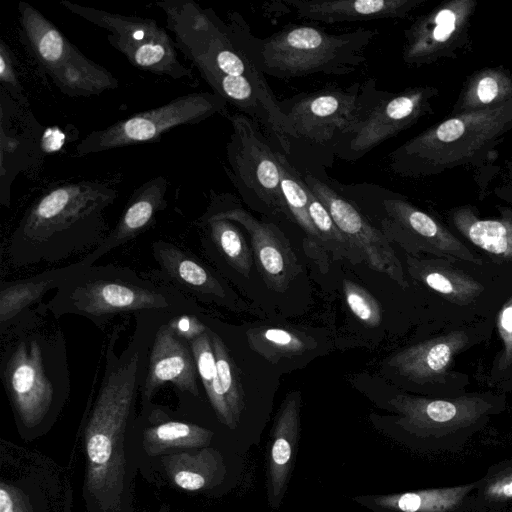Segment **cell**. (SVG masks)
<instances>
[{
    "mask_svg": "<svg viewBox=\"0 0 512 512\" xmlns=\"http://www.w3.org/2000/svg\"><path fill=\"white\" fill-rule=\"evenodd\" d=\"M503 493L505 495H512V481L503 487Z\"/></svg>",
    "mask_w": 512,
    "mask_h": 512,
    "instance_id": "cell-43",
    "label": "cell"
},
{
    "mask_svg": "<svg viewBox=\"0 0 512 512\" xmlns=\"http://www.w3.org/2000/svg\"><path fill=\"white\" fill-rule=\"evenodd\" d=\"M280 168L281 192L290 214L291 220L296 222L312 241H319V235L314 227L308 212V187L296 169L291 166L281 152L276 151Z\"/></svg>",
    "mask_w": 512,
    "mask_h": 512,
    "instance_id": "cell-35",
    "label": "cell"
},
{
    "mask_svg": "<svg viewBox=\"0 0 512 512\" xmlns=\"http://www.w3.org/2000/svg\"><path fill=\"white\" fill-rule=\"evenodd\" d=\"M475 6L474 0H453L416 19L404 32V62L421 66L455 56L467 41Z\"/></svg>",
    "mask_w": 512,
    "mask_h": 512,
    "instance_id": "cell-16",
    "label": "cell"
},
{
    "mask_svg": "<svg viewBox=\"0 0 512 512\" xmlns=\"http://www.w3.org/2000/svg\"><path fill=\"white\" fill-rule=\"evenodd\" d=\"M497 327L504 345L501 364L505 368L512 363V298L499 311Z\"/></svg>",
    "mask_w": 512,
    "mask_h": 512,
    "instance_id": "cell-41",
    "label": "cell"
},
{
    "mask_svg": "<svg viewBox=\"0 0 512 512\" xmlns=\"http://www.w3.org/2000/svg\"><path fill=\"white\" fill-rule=\"evenodd\" d=\"M0 83L1 89L12 100L22 107L28 108L29 101L19 81L12 52L3 40L0 42Z\"/></svg>",
    "mask_w": 512,
    "mask_h": 512,
    "instance_id": "cell-39",
    "label": "cell"
},
{
    "mask_svg": "<svg viewBox=\"0 0 512 512\" xmlns=\"http://www.w3.org/2000/svg\"><path fill=\"white\" fill-rule=\"evenodd\" d=\"M342 288L345 301L355 317L369 327L381 324V305L365 288L349 279L343 280Z\"/></svg>",
    "mask_w": 512,
    "mask_h": 512,
    "instance_id": "cell-36",
    "label": "cell"
},
{
    "mask_svg": "<svg viewBox=\"0 0 512 512\" xmlns=\"http://www.w3.org/2000/svg\"><path fill=\"white\" fill-rule=\"evenodd\" d=\"M197 225L203 231V244L212 245L232 269L248 277L253 263L252 254L236 223L201 216Z\"/></svg>",
    "mask_w": 512,
    "mask_h": 512,
    "instance_id": "cell-33",
    "label": "cell"
},
{
    "mask_svg": "<svg viewBox=\"0 0 512 512\" xmlns=\"http://www.w3.org/2000/svg\"><path fill=\"white\" fill-rule=\"evenodd\" d=\"M308 187V186H307ZM309 207L308 212L310 219L316 228L319 241L333 244L337 248L348 250L352 252L348 240L336 226L332 216L325 207V205L315 196V194L308 188Z\"/></svg>",
    "mask_w": 512,
    "mask_h": 512,
    "instance_id": "cell-37",
    "label": "cell"
},
{
    "mask_svg": "<svg viewBox=\"0 0 512 512\" xmlns=\"http://www.w3.org/2000/svg\"><path fill=\"white\" fill-rule=\"evenodd\" d=\"M117 198L106 183L66 182L41 193L26 209L7 245L14 266L58 263L96 248L110 232L105 212Z\"/></svg>",
    "mask_w": 512,
    "mask_h": 512,
    "instance_id": "cell-3",
    "label": "cell"
},
{
    "mask_svg": "<svg viewBox=\"0 0 512 512\" xmlns=\"http://www.w3.org/2000/svg\"><path fill=\"white\" fill-rule=\"evenodd\" d=\"M134 426L141 430L144 448L151 456L208 447L214 435L198 424L171 418L168 411L153 403L141 407Z\"/></svg>",
    "mask_w": 512,
    "mask_h": 512,
    "instance_id": "cell-23",
    "label": "cell"
},
{
    "mask_svg": "<svg viewBox=\"0 0 512 512\" xmlns=\"http://www.w3.org/2000/svg\"><path fill=\"white\" fill-rule=\"evenodd\" d=\"M389 404L400 414L398 424L405 428H423L432 424H443L461 416L474 414L481 404L477 398L450 400H429L397 395Z\"/></svg>",
    "mask_w": 512,
    "mask_h": 512,
    "instance_id": "cell-30",
    "label": "cell"
},
{
    "mask_svg": "<svg viewBox=\"0 0 512 512\" xmlns=\"http://www.w3.org/2000/svg\"><path fill=\"white\" fill-rule=\"evenodd\" d=\"M301 392H289L277 412L268 450L267 498L278 509L286 494L300 434Z\"/></svg>",
    "mask_w": 512,
    "mask_h": 512,
    "instance_id": "cell-22",
    "label": "cell"
},
{
    "mask_svg": "<svg viewBox=\"0 0 512 512\" xmlns=\"http://www.w3.org/2000/svg\"><path fill=\"white\" fill-rule=\"evenodd\" d=\"M251 350L271 363L291 358L313 349V339L283 328L257 327L246 332Z\"/></svg>",
    "mask_w": 512,
    "mask_h": 512,
    "instance_id": "cell-34",
    "label": "cell"
},
{
    "mask_svg": "<svg viewBox=\"0 0 512 512\" xmlns=\"http://www.w3.org/2000/svg\"><path fill=\"white\" fill-rule=\"evenodd\" d=\"M204 323L208 327L217 367L216 378L206 396L218 420L228 428L235 429L245 409L240 372L223 338L213 327Z\"/></svg>",
    "mask_w": 512,
    "mask_h": 512,
    "instance_id": "cell-27",
    "label": "cell"
},
{
    "mask_svg": "<svg viewBox=\"0 0 512 512\" xmlns=\"http://www.w3.org/2000/svg\"><path fill=\"white\" fill-rule=\"evenodd\" d=\"M303 180L325 205L336 226L361 259L372 270L385 274L401 288H407L409 284L402 264L383 232L327 183L312 174L303 176Z\"/></svg>",
    "mask_w": 512,
    "mask_h": 512,
    "instance_id": "cell-15",
    "label": "cell"
},
{
    "mask_svg": "<svg viewBox=\"0 0 512 512\" xmlns=\"http://www.w3.org/2000/svg\"><path fill=\"white\" fill-rule=\"evenodd\" d=\"M468 336L463 331H454L405 348L388 361L395 371L416 383L440 380L453 356L462 350Z\"/></svg>",
    "mask_w": 512,
    "mask_h": 512,
    "instance_id": "cell-25",
    "label": "cell"
},
{
    "mask_svg": "<svg viewBox=\"0 0 512 512\" xmlns=\"http://www.w3.org/2000/svg\"><path fill=\"white\" fill-rule=\"evenodd\" d=\"M406 263L411 277L453 303L466 305L483 291L479 282L450 267L444 259H418L407 254Z\"/></svg>",
    "mask_w": 512,
    "mask_h": 512,
    "instance_id": "cell-29",
    "label": "cell"
},
{
    "mask_svg": "<svg viewBox=\"0 0 512 512\" xmlns=\"http://www.w3.org/2000/svg\"><path fill=\"white\" fill-rule=\"evenodd\" d=\"M511 129L512 99L452 115L392 151L389 167L401 176L425 177L480 162Z\"/></svg>",
    "mask_w": 512,
    "mask_h": 512,
    "instance_id": "cell-6",
    "label": "cell"
},
{
    "mask_svg": "<svg viewBox=\"0 0 512 512\" xmlns=\"http://www.w3.org/2000/svg\"><path fill=\"white\" fill-rule=\"evenodd\" d=\"M512 99V75L499 68H485L466 81L452 115L479 111Z\"/></svg>",
    "mask_w": 512,
    "mask_h": 512,
    "instance_id": "cell-32",
    "label": "cell"
},
{
    "mask_svg": "<svg viewBox=\"0 0 512 512\" xmlns=\"http://www.w3.org/2000/svg\"><path fill=\"white\" fill-rule=\"evenodd\" d=\"M202 216L228 219L247 231L258 271L269 289L285 292L302 272L298 258L282 231L233 205L230 195L211 192L210 204Z\"/></svg>",
    "mask_w": 512,
    "mask_h": 512,
    "instance_id": "cell-14",
    "label": "cell"
},
{
    "mask_svg": "<svg viewBox=\"0 0 512 512\" xmlns=\"http://www.w3.org/2000/svg\"><path fill=\"white\" fill-rule=\"evenodd\" d=\"M162 462L170 480L187 491L210 488L221 482L225 475L222 456L209 447L194 453H171L162 457Z\"/></svg>",
    "mask_w": 512,
    "mask_h": 512,
    "instance_id": "cell-28",
    "label": "cell"
},
{
    "mask_svg": "<svg viewBox=\"0 0 512 512\" xmlns=\"http://www.w3.org/2000/svg\"><path fill=\"white\" fill-rule=\"evenodd\" d=\"M0 94V203L10 207L12 183L34 158L39 125L27 108Z\"/></svg>",
    "mask_w": 512,
    "mask_h": 512,
    "instance_id": "cell-20",
    "label": "cell"
},
{
    "mask_svg": "<svg viewBox=\"0 0 512 512\" xmlns=\"http://www.w3.org/2000/svg\"><path fill=\"white\" fill-rule=\"evenodd\" d=\"M227 102L214 92H194L138 112L87 134L76 146L78 156L158 142L168 131L197 124L214 115L229 118Z\"/></svg>",
    "mask_w": 512,
    "mask_h": 512,
    "instance_id": "cell-10",
    "label": "cell"
},
{
    "mask_svg": "<svg viewBox=\"0 0 512 512\" xmlns=\"http://www.w3.org/2000/svg\"><path fill=\"white\" fill-rule=\"evenodd\" d=\"M375 79L328 87L278 101L297 138L324 145L349 133L381 99Z\"/></svg>",
    "mask_w": 512,
    "mask_h": 512,
    "instance_id": "cell-11",
    "label": "cell"
},
{
    "mask_svg": "<svg viewBox=\"0 0 512 512\" xmlns=\"http://www.w3.org/2000/svg\"><path fill=\"white\" fill-rule=\"evenodd\" d=\"M168 186L167 178L160 175L151 178L135 189L116 225L95 249L78 260L80 264L84 267L93 266L102 256L152 227L156 215L167 207Z\"/></svg>",
    "mask_w": 512,
    "mask_h": 512,
    "instance_id": "cell-21",
    "label": "cell"
},
{
    "mask_svg": "<svg viewBox=\"0 0 512 512\" xmlns=\"http://www.w3.org/2000/svg\"><path fill=\"white\" fill-rule=\"evenodd\" d=\"M45 306L55 319L77 315L101 330L118 316L202 314L194 300L175 289L112 264L83 267L56 289Z\"/></svg>",
    "mask_w": 512,
    "mask_h": 512,
    "instance_id": "cell-4",
    "label": "cell"
},
{
    "mask_svg": "<svg viewBox=\"0 0 512 512\" xmlns=\"http://www.w3.org/2000/svg\"><path fill=\"white\" fill-rule=\"evenodd\" d=\"M228 22L262 73L279 79L350 74L366 61L365 52L378 34L376 29L364 28L331 34L299 24L260 39L239 13H230Z\"/></svg>",
    "mask_w": 512,
    "mask_h": 512,
    "instance_id": "cell-5",
    "label": "cell"
},
{
    "mask_svg": "<svg viewBox=\"0 0 512 512\" xmlns=\"http://www.w3.org/2000/svg\"><path fill=\"white\" fill-rule=\"evenodd\" d=\"M84 266L79 261L24 279L0 282V335Z\"/></svg>",
    "mask_w": 512,
    "mask_h": 512,
    "instance_id": "cell-26",
    "label": "cell"
},
{
    "mask_svg": "<svg viewBox=\"0 0 512 512\" xmlns=\"http://www.w3.org/2000/svg\"><path fill=\"white\" fill-rule=\"evenodd\" d=\"M381 204L386 215L380 222V230L390 243H396L407 254L413 256L424 252L482 263L450 231L408 201L387 197L382 199Z\"/></svg>",
    "mask_w": 512,
    "mask_h": 512,
    "instance_id": "cell-17",
    "label": "cell"
},
{
    "mask_svg": "<svg viewBox=\"0 0 512 512\" xmlns=\"http://www.w3.org/2000/svg\"><path fill=\"white\" fill-rule=\"evenodd\" d=\"M59 3L105 30L108 42L137 69L175 81H194L192 70L178 57L173 38L154 19L108 12L69 0Z\"/></svg>",
    "mask_w": 512,
    "mask_h": 512,
    "instance_id": "cell-9",
    "label": "cell"
},
{
    "mask_svg": "<svg viewBox=\"0 0 512 512\" xmlns=\"http://www.w3.org/2000/svg\"><path fill=\"white\" fill-rule=\"evenodd\" d=\"M20 39L40 71L69 97H91L116 89L118 79L75 46L31 4L18 3Z\"/></svg>",
    "mask_w": 512,
    "mask_h": 512,
    "instance_id": "cell-8",
    "label": "cell"
},
{
    "mask_svg": "<svg viewBox=\"0 0 512 512\" xmlns=\"http://www.w3.org/2000/svg\"><path fill=\"white\" fill-rule=\"evenodd\" d=\"M197 372L206 395L211 391L217 367L208 330L190 342Z\"/></svg>",
    "mask_w": 512,
    "mask_h": 512,
    "instance_id": "cell-38",
    "label": "cell"
},
{
    "mask_svg": "<svg viewBox=\"0 0 512 512\" xmlns=\"http://www.w3.org/2000/svg\"><path fill=\"white\" fill-rule=\"evenodd\" d=\"M437 94V89L430 86L412 87L398 93L384 92L359 124L336 139L335 154L347 161L358 160L431 113L432 99Z\"/></svg>",
    "mask_w": 512,
    "mask_h": 512,
    "instance_id": "cell-13",
    "label": "cell"
},
{
    "mask_svg": "<svg viewBox=\"0 0 512 512\" xmlns=\"http://www.w3.org/2000/svg\"><path fill=\"white\" fill-rule=\"evenodd\" d=\"M451 218L456 229L475 246L512 260V219H479L469 207L453 210Z\"/></svg>",
    "mask_w": 512,
    "mask_h": 512,
    "instance_id": "cell-31",
    "label": "cell"
},
{
    "mask_svg": "<svg viewBox=\"0 0 512 512\" xmlns=\"http://www.w3.org/2000/svg\"><path fill=\"white\" fill-rule=\"evenodd\" d=\"M228 119L232 133L226 145V174L251 205L268 214L291 218L281 192L277 153L259 124L240 112Z\"/></svg>",
    "mask_w": 512,
    "mask_h": 512,
    "instance_id": "cell-12",
    "label": "cell"
},
{
    "mask_svg": "<svg viewBox=\"0 0 512 512\" xmlns=\"http://www.w3.org/2000/svg\"><path fill=\"white\" fill-rule=\"evenodd\" d=\"M0 512H32L20 490L6 484L0 485Z\"/></svg>",
    "mask_w": 512,
    "mask_h": 512,
    "instance_id": "cell-42",
    "label": "cell"
},
{
    "mask_svg": "<svg viewBox=\"0 0 512 512\" xmlns=\"http://www.w3.org/2000/svg\"><path fill=\"white\" fill-rule=\"evenodd\" d=\"M154 5L163 12L165 26L177 50L203 80L227 75L269 87L236 30L211 8H203L193 0H162Z\"/></svg>",
    "mask_w": 512,
    "mask_h": 512,
    "instance_id": "cell-7",
    "label": "cell"
},
{
    "mask_svg": "<svg viewBox=\"0 0 512 512\" xmlns=\"http://www.w3.org/2000/svg\"><path fill=\"white\" fill-rule=\"evenodd\" d=\"M168 320L158 326L149 349L140 392L141 407L152 403L154 395L165 383H171L183 398L201 397L191 344L174 332Z\"/></svg>",
    "mask_w": 512,
    "mask_h": 512,
    "instance_id": "cell-19",
    "label": "cell"
},
{
    "mask_svg": "<svg viewBox=\"0 0 512 512\" xmlns=\"http://www.w3.org/2000/svg\"><path fill=\"white\" fill-rule=\"evenodd\" d=\"M50 315L41 302L0 335V378L24 435L48 429L71 392L64 332Z\"/></svg>",
    "mask_w": 512,
    "mask_h": 512,
    "instance_id": "cell-2",
    "label": "cell"
},
{
    "mask_svg": "<svg viewBox=\"0 0 512 512\" xmlns=\"http://www.w3.org/2000/svg\"><path fill=\"white\" fill-rule=\"evenodd\" d=\"M172 316L149 313L135 317V330L119 355L115 346L124 323L115 325L108 336L102 377L84 426V490L96 512H122L127 506L130 477L125 442L136 419V401L154 334Z\"/></svg>",
    "mask_w": 512,
    "mask_h": 512,
    "instance_id": "cell-1",
    "label": "cell"
},
{
    "mask_svg": "<svg viewBox=\"0 0 512 512\" xmlns=\"http://www.w3.org/2000/svg\"><path fill=\"white\" fill-rule=\"evenodd\" d=\"M425 0H286L299 17L327 24L404 18Z\"/></svg>",
    "mask_w": 512,
    "mask_h": 512,
    "instance_id": "cell-24",
    "label": "cell"
},
{
    "mask_svg": "<svg viewBox=\"0 0 512 512\" xmlns=\"http://www.w3.org/2000/svg\"><path fill=\"white\" fill-rule=\"evenodd\" d=\"M168 324L180 337L191 342L208 330L199 314L182 313L171 317Z\"/></svg>",
    "mask_w": 512,
    "mask_h": 512,
    "instance_id": "cell-40",
    "label": "cell"
},
{
    "mask_svg": "<svg viewBox=\"0 0 512 512\" xmlns=\"http://www.w3.org/2000/svg\"><path fill=\"white\" fill-rule=\"evenodd\" d=\"M151 253L157 267L146 272L145 277L169 286L195 302L231 303V292L222 279L188 249L158 239L152 243Z\"/></svg>",
    "mask_w": 512,
    "mask_h": 512,
    "instance_id": "cell-18",
    "label": "cell"
}]
</instances>
